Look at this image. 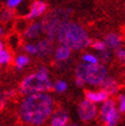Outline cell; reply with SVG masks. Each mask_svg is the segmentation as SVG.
Returning a JSON list of instances; mask_svg holds the SVG:
<instances>
[{
  "mask_svg": "<svg viewBox=\"0 0 125 126\" xmlns=\"http://www.w3.org/2000/svg\"><path fill=\"white\" fill-rule=\"evenodd\" d=\"M54 110V100L46 92H37L26 95L18 106V118L27 125H43Z\"/></svg>",
  "mask_w": 125,
  "mask_h": 126,
  "instance_id": "cell-1",
  "label": "cell"
},
{
  "mask_svg": "<svg viewBox=\"0 0 125 126\" xmlns=\"http://www.w3.org/2000/svg\"><path fill=\"white\" fill-rule=\"evenodd\" d=\"M23 49L28 55H36V53H37L36 45L33 43H26L23 46Z\"/></svg>",
  "mask_w": 125,
  "mask_h": 126,
  "instance_id": "cell-23",
  "label": "cell"
},
{
  "mask_svg": "<svg viewBox=\"0 0 125 126\" xmlns=\"http://www.w3.org/2000/svg\"><path fill=\"white\" fill-rule=\"evenodd\" d=\"M115 55L121 63H125V48L120 46L115 49Z\"/></svg>",
  "mask_w": 125,
  "mask_h": 126,
  "instance_id": "cell-25",
  "label": "cell"
},
{
  "mask_svg": "<svg viewBox=\"0 0 125 126\" xmlns=\"http://www.w3.org/2000/svg\"><path fill=\"white\" fill-rule=\"evenodd\" d=\"M15 16V12L10 8H6L0 12V21L3 23H7L10 20H12Z\"/></svg>",
  "mask_w": 125,
  "mask_h": 126,
  "instance_id": "cell-20",
  "label": "cell"
},
{
  "mask_svg": "<svg viewBox=\"0 0 125 126\" xmlns=\"http://www.w3.org/2000/svg\"><path fill=\"white\" fill-rule=\"evenodd\" d=\"M14 91H5V90H1L0 89V111H1L4 106L7 102V99L11 96L14 95Z\"/></svg>",
  "mask_w": 125,
  "mask_h": 126,
  "instance_id": "cell-22",
  "label": "cell"
},
{
  "mask_svg": "<svg viewBox=\"0 0 125 126\" xmlns=\"http://www.w3.org/2000/svg\"><path fill=\"white\" fill-rule=\"evenodd\" d=\"M118 104H119V107H118L119 112L125 113V94H120L118 96Z\"/></svg>",
  "mask_w": 125,
  "mask_h": 126,
  "instance_id": "cell-26",
  "label": "cell"
},
{
  "mask_svg": "<svg viewBox=\"0 0 125 126\" xmlns=\"http://www.w3.org/2000/svg\"><path fill=\"white\" fill-rule=\"evenodd\" d=\"M55 39L71 50H81L90 46L92 42L86 30L80 24L70 21L64 22L59 27Z\"/></svg>",
  "mask_w": 125,
  "mask_h": 126,
  "instance_id": "cell-2",
  "label": "cell"
},
{
  "mask_svg": "<svg viewBox=\"0 0 125 126\" xmlns=\"http://www.w3.org/2000/svg\"><path fill=\"white\" fill-rule=\"evenodd\" d=\"M77 112H78V116L81 121L88 122L95 118L97 114V108L94 103L84 98L83 100H81L79 103Z\"/></svg>",
  "mask_w": 125,
  "mask_h": 126,
  "instance_id": "cell-6",
  "label": "cell"
},
{
  "mask_svg": "<svg viewBox=\"0 0 125 126\" xmlns=\"http://www.w3.org/2000/svg\"><path fill=\"white\" fill-rule=\"evenodd\" d=\"M65 126H79V125H77L76 123H67Z\"/></svg>",
  "mask_w": 125,
  "mask_h": 126,
  "instance_id": "cell-31",
  "label": "cell"
},
{
  "mask_svg": "<svg viewBox=\"0 0 125 126\" xmlns=\"http://www.w3.org/2000/svg\"><path fill=\"white\" fill-rule=\"evenodd\" d=\"M91 47L94 50H96V51H101V50L107 47V45H106L104 40H95L91 42Z\"/></svg>",
  "mask_w": 125,
  "mask_h": 126,
  "instance_id": "cell-24",
  "label": "cell"
},
{
  "mask_svg": "<svg viewBox=\"0 0 125 126\" xmlns=\"http://www.w3.org/2000/svg\"><path fill=\"white\" fill-rule=\"evenodd\" d=\"M46 9H47V4L45 2L40 1V0H35V1L31 3L29 11L25 17L27 20H34V18L42 16L46 11Z\"/></svg>",
  "mask_w": 125,
  "mask_h": 126,
  "instance_id": "cell-8",
  "label": "cell"
},
{
  "mask_svg": "<svg viewBox=\"0 0 125 126\" xmlns=\"http://www.w3.org/2000/svg\"><path fill=\"white\" fill-rule=\"evenodd\" d=\"M72 14V8H58L48 12L40 22L42 33L45 34L47 39L53 41L57 37L59 27L64 22H67Z\"/></svg>",
  "mask_w": 125,
  "mask_h": 126,
  "instance_id": "cell-3",
  "label": "cell"
},
{
  "mask_svg": "<svg viewBox=\"0 0 125 126\" xmlns=\"http://www.w3.org/2000/svg\"><path fill=\"white\" fill-rule=\"evenodd\" d=\"M22 2H23V0H6V7L10 9L16 8Z\"/></svg>",
  "mask_w": 125,
  "mask_h": 126,
  "instance_id": "cell-27",
  "label": "cell"
},
{
  "mask_svg": "<svg viewBox=\"0 0 125 126\" xmlns=\"http://www.w3.org/2000/svg\"><path fill=\"white\" fill-rule=\"evenodd\" d=\"M97 59L98 62L101 64H107V63L111 62L112 56H113V52H112V49H110L109 47H106L105 49L101 50V51H97Z\"/></svg>",
  "mask_w": 125,
  "mask_h": 126,
  "instance_id": "cell-16",
  "label": "cell"
},
{
  "mask_svg": "<svg viewBox=\"0 0 125 126\" xmlns=\"http://www.w3.org/2000/svg\"><path fill=\"white\" fill-rule=\"evenodd\" d=\"M81 60H82V63H85V64H90V65L98 64L97 56L92 53H88V52L83 53L82 56H81Z\"/></svg>",
  "mask_w": 125,
  "mask_h": 126,
  "instance_id": "cell-19",
  "label": "cell"
},
{
  "mask_svg": "<svg viewBox=\"0 0 125 126\" xmlns=\"http://www.w3.org/2000/svg\"><path fill=\"white\" fill-rule=\"evenodd\" d=\"M124 45H125V43H124Z\"/></svg>",
  "mask_w": 125,
  "mask_h": 126,
  "instance_id": "cell-33",
  "label": "cell"
},
{
  "mask_svg": "<svg viewBox=\"0 0 125 126\" xmlns=\"http://www.w3.org/2000/svg\"><path fill=\"white\" fill-rule=\"evenodd\" d=\"M52 89L57 92H64L68 89V83L64 80H57L54 83H52Z\"/></svg>",
  "mask_w": 125,
  "mask_h": 126,
  "instance_id": "cell-21",
  "label": "cell"
},
{
  "mask_svg": "<svg viewBox=\"0 0 125 126\" xmlns=\"http://www.w3.org/2000/svg\"><path fill=\"white\" fill-rule=\"evenodd\" d=\"M52 89V82L48 77V74H43L40 72H35L26 76L18 86V91L22 94L46 92Z\"/></svg>",
  "mask_w": 125,
  "mask_h": 126,
  "instance_id": "cell-4",
  "label": "cell"
},
{
  "mask_svg": "<svg viewBox=\"0 0 125 126\" xmlns=\"http://www.w3.org/2000/svg\"><path fill=\"white\" fill-rule=\"evenodd\" d=\"M120 120V112L116 107L112 109L107 115H106L102 121L105 123V126H116Z\"/></svg>",
  "mask_w": 125,
  "mask_h": 126,
  "instance_id": "cell-15",
  "label": "cell"
},
{
  "mask_svg": "<svg viewBox=\"0 0 125 126\" xmlns=\"http://www.w3.org/2000/svg\"><path fill=\"white\" fill-rule=\"evenodd\" d=\"M75 84H76L77 86H79V87H82L84 85V81L81 79V78L76 77V78H75Z\"/></svg>",
  "mask_w": 125,
  "mask_h": 126,
  "instance_id": "cell-29",
  "label": "cell"
},
{
  "mask_svg": "<svg viewBox=\"0 0 125 126\" xmlns=\"http://www.w3.org/2000/svg\"><path fill=\"white\" fill-rule=\"evenodd\" d=\"M101 87L103 90L109 93V95L116 94L118 90H119V84H118L116 79H114L113 77H108V76L101 83Z\"/></svg>",
  "mask_w": 125,
  "mask_h": 126,
  "instance_id": "cell-11",
  "label": "cell"
},
{
  "mask_svg": "<svg viewBox=\"0 0 125 126\" xmlns=\"http://www.w3.org/2000/svg\"><path fill=\"white\" fill-rule=\"evenodd\" d=\"M30 64V56L28 54H18L15 59V66L17 70H22Z\"/></svg>",
  "mask_w": 125,
  "mask_h": 126,
  "instance_id": "cell-17",
  "label": "cell"
},
{
  "mask_svg": "<svg viewBox=\"0 0 125 126\" xmlns=\"http://www.w3.org/2000/svg\"><path fill=\"white\" fill-rule=\"evenodd\" d=\"M84 95H85L86 99H88V100H90V102L94 103V104H96V103H103V102H105L106 99H108L109 96H110L109 93L106 92L103 89L98 90V91L85 90Z\"/></svg>",
  "mask_w": 125,
  "mask_h": 126,
  "instance_id": "cell-10",
  "label": "cell"
},
{
  "mask_svg": "<svg viewBox=\"0 0 125 126\" xmlns=\"http://www.w3.org/2000/svg\"><path fill=\"white\" fill-rule=\"evenodd\" d=\"M3 48H4V44H3V42L1 40H0V50H2Z\"/></svg>",
  "mask_w": 125,
  "mask_h": 126,
  "instance_id": "cell-32",
  "label": "cell"
},
{
  "mask_svg": "<svg viewBox=\"0 0 125 126\" xmlns=\"http://www.w3.org/2000/svg\"><path fill=\"white\" fill-rule=\"evenodd\" d=\"M37 72H40V73H43V74H49L48 69L45 66H39L38 69H37Z\"/></svg>",
  "mask_w": 125,
  "mask_h": 126,
  "instance_id": "cell-28",
  "label": "cell"
},
{
  "mask_svg": "<svg viewBox=\"0 0 125 126\" xmlns=\"http://www.w3.org/2000/svg\"><path fill=\"white\" fill-rule=\"evenodd\" d=\"M71 51L72 50L69 47L61 44L60 46H58L53 50L52 53H53V58H54L55 61L59 62V63H62V62H66V61H68L69 59H70Z\"/></svg>",
  "mask_w": 125,
  "mask_h": 126,
  "instance_id": "cell-13",
  "label": "cell"
},
{
  "mask_svg": "<svg viewBox=\"0 0 125 126\" xmlns=\"http://www.w3.org/2000/svg\"><path fill=\"white\" fill-rule=\"evenodd\" d=\"M41 31V25L40 23H32L26 28V30L24 31V37L27 40H34L36 38H38Z\"/></svg>",
  "mask_w": 125,
  "mask_h": 126,
  "instance_id": "cell-12",
  "label": "cell"
},
{
  "mask_svg": "<svg viewBox=\"0 0 125 126\" xmlns=\"http://www.w3.org/2000/svg\"><path fill=\"white\" fill-rule=\"evenodd\" d=\"M3 35H4V28L1 26V25H0V37L3 36Z\"/></svg>",
  "mask_w": 125,
  "mask_h": 126,
  "instance_id": "cell-30",
  "label": "cell"
},
{
  "mask_svg": "<svg viewBox=\"0 0 125 126\" xmlns=\"http://www.w3.org/2000/svg\"><path fill=\"white\" fill-rule=\"evenodd\" d=\"M11 60H12L11 53L7 49L3 48L2 50H0V66H5V65L9 64Z\"/></svg>",
  "mask_w": 125,
  "mask_h": 126,
  "instance_id": "cell-18",
  "label": "cell"
},
{
  "mask_svg": "<svg viewBox=\"0 0 125 126\" xmlns=\"http://www.w3.org/2000/svg\"><path fill=\"white\" fill-rule=\"evenodd\" d=\"M69 123V113L65 109H57L49 117L50 126H65Z\"/></svg>",
  "mask_w": 125,
  "mask_h": 126,
  "instance_id": "cell-7",
  "label": "cell"
},
{
  "mask_svg": "<svg viewBox=\"0 0 125 126\" xmlns=\"http://www.w3.org/2000/svg\"><path fill=\"white\" fill-rule=\"evenodd\" d=\"M75 75L76 77L81 78L84 83H87L92 86L101 85L108 75V70L103 64H85L80 63L75 68Z\"/></svg>",
  "mask_w": 125,
  "mask_h": 126,
  "instance_id": "cell-5",
  "label": "cell"
},
{
  "mask_svg": "<svg viewBox=\"0 0 125 126\" xmlns=\"http://www.w3.org/2000/svg\"><path fill=\"white\" fill-rule=\"evenodd\" d=\"M35 45H36V49H37L36 55L39 56V58H48V56L53 52L52 41H50L47 38L38 40L35 43Z\"/></svg>",
  "mask_w": 125,
  "mask_h": 126,
  "instance_id": "cell-9",
  "label": "cell"
},
{
  "mask_svg": "<svg viewBox=\"0 0 125 126\" xmlns=\"http://www.w3.org/2000/svg\"><path fill=\"white\" fill-rule=\"evenodd\" d=\"M104 41L107 47H109L110 49H116L118 47H120L123 43L121 36L117 33H108L105 36Z\"/></svg>",
  "mask_w": 125,
  "mask_h": 126,
  "instance_id": "cell-14",
  "label": "cell"
}]
</instances>
